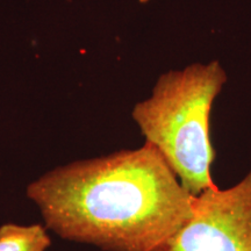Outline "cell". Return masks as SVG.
Returning <instances> with one entry per match:
<instances>
[{
	"instance_id": "1",
	"label": "cell",
	"mask_w": 251,
	"mask_h": 251,
	"mask_svg": "<svg viewBox=\"0 0 251 251\" xmlns=\"http://www.w3.org/2000/svg\"><path fill=\"white\" fill-rule=\"evenodd\" d=\"M26 194L47 229L102 251H152L193 214L194 197L147 142L52 169Z\"/></svg>"
},
{
	"instance_id": "2",
	"label": "cell",
	"mask_w": 251,
	"mask_h": 251,
	"mask_svg": "<svg viewBox=\"0 0 251 251\" xmlns=\"http://www.w3.org/2000/svg\"><path fill=\"white\" fill-rule=\"evenodd\" d=\"M227 79L219 61L192 63L161 75L151 96L131 111L146 142L161 153L193 197L216 186L211 174L215 150L209 120Z\"/></svg>"
},
{
	"instance_id": "3",
	"label": "cell",
	"mask_w": 251,
	"mask_h": 251,
	"mask_svg": "<svg viewBox=\"0 0 251 251\" xmlns=\"http://www.w3.org/2000/svg\"><path fill=\"white\" fill-rule=\"evenodd\" d=\"M152 251H251V168L233 186L193 198V214Z\"/></svg>"
},
{
	"instance_id": "4",
	"label": "cell",
	"mask_w": 251,
	"mask_h": 251,
	"mask_svg": "<svg viewBox=\"0 0 251 251\" xmlns=\"http://www.w3.org/2000/svg\"><path fill=\"white\" fill-rule=\"evenodd\" d=\"M51 238L46 226L5 224L0 226V251H47Z\"/></svg>"
},
{
	"instance_id": "5",
	"label": "cell",
	"mask_w": 251,
	"mask_h": 251,
	"mask_svg": "<svg viewBox=\"0 0 251 251\" xmlns=\"http://www.w3.org/2000/svg\"><path fill=\"white\" fill-rule=\"evenodd\" d=\"M149 1L150 0H139V2H141V4H148Z\"/></svg>"
}]
</instances>
